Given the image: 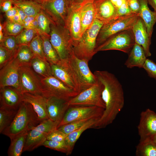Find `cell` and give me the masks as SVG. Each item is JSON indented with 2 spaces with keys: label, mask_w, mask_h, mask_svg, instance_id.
Instances as JSON below:
<instances>
[{
  "label": "cell",
  "mask_w": 156,
  "mask_h": 156,
  "mask_svg": "<svg viewBox=\"0 0 156 156\" xmlns=\"http://www.w3.org/2000/svg\"><path fill=\"white\" fill-rule=\"evenodd\" d=\"M94 74L103 85L102 94L105 108L101 117L92 128L100 129L112 124L122 109L124 105L122 86L115 76L106 70H96Z\"/></svg>",
  "instance_id": "obj_1"
},
{
  "label": "cell",
  "mask_w": 156,
  "mask_h": 156,
  "mask_svg": "<svg viewBox=\"0 0 156 156\" xmlns=\"http://www.w3.org/2000/svg\"><path fill=\"white\" fill-rule=\"evenodd\" d=\"M39 124L31 105L22 102L12 121L1 134L11 139L25 130H30Z\"/></svg>",
  "instance_id": "obj_2"
},
{
  "label": "cell",
  "mask_w": 156,
  "mask_h": 156,
  "mask_svg": "<svg viewBox=\"0 0 156 156\" xmlns=\"http://www.w3.org/2000/svg\"><path fill=\"white\" fill-rule=\"evenodd\" d=\"M103 22L95 18L91 27L86 30L73 45V50L76 56L88 62L96 53V39Z\"/></svg>",
  "instance_id": "obj_3"
},
{
  "label": "cell",
  "mask_w": 156,
  "mask_h": 156,
  "mask_svg": "<svg viewBox=\"0 0 156 156\" xmlns=\"http://www.w3.org/2000/svg\"><path fill=\"white\" fill-rule=\"evenodd\" d=\"M50 41L60 60L67 59L73 52V42L65 26L50 25Z\"/></svg>",
  "instance_id": "obj_4"
},
{
  "label": "cell",
  "mask_w": 156,
  "mask_h": 156,
  "mask_svg": "<svg viewBox=\"0 0 156 156\" xmlns=\"http://www.w3.org/2000/svg\"><path fill=\"white\" fill-rule=\"evenodd\" d=\"M138 17V14L132 13L104 24L97 38L96 48L114 35L123 31L132 30Z\"/></svg>",
  "instance_id": "obj_5"
},
{
  "label": "cell",
  "mask_w": 156,
  "mask_h": 156,
  "mask_svg": "<svg viewBox=\"0 0 156 156\" xmlns=\"http://www.w3.org/2000/svg\"><path fill=\"white\" fill-rule=\"evenodd\" d=\"M67 60L74 77L80 88V92L97 82L96 76L89 67L88 62L77 57L74 51Z\"/></svg>",
  "instance_id": "obj_6"
},
{
  "label": "cell",
  "mask_w": 156,
  "mask_h": 156,
  "mask_svg": "<svg viewBox=\"0 0 156 156\" xmlns=\"http://www.w3.org/2000/svg\"><path fill=\"white\" fill-rule=\"evenodd\" d=\"M59 124L49 119L31 129L28 132L23 152L31 151L42 146L48 135L57 129Z\"/></svg>",
  "instance_id": "obj_7"
},
{
  "label": "cell",
  "mask_w": 156,
  "mask_h": 156,
  "mask_svg": "<svg viewBox=\"0 0 156 156\" xmlns=\"http://www.w3.org/2000/svg\"><path fill=\"white\" fill-rule=\"evenodd\" d=\"M41 91L47 99L56 98L68 101L78 94L55 77L41 78Z\"/></svg>",
  "instance_id": "obj_8"
},
{
  "label": "cell",
  "mask_w": 156,
  "mask_h": 156,
  "mask_svg": "<svg viewBox=\"0 0 156 156\" xmlns=\"http://www.w3.org/2000/svg\"><path fill=\"white\" fill-rule=\"evenodd\" d=\"M103 88L102 84L97 80L94 84L82 91L68 102L69 106H94L105 108L102 94Z\"/></svg>",
  "instance_id": "obj_9"
},
{
  "label": "cell",
  "mask_w": 156,
  "mask_h": 156,
  "mask_svg": "<svg viewBox=\"0 0 156 156\" xmlns=\"http://www.w3.org/2000/svg\"><path fill=\"white\" fill-rule=\"evenodd\" d=\"M135 43L132 30L121 31L112 36L96 49L99 51L117 50L129 54Z\"/></svg>",
  "instance_id": "obj_10"
},
{
  "label": "cell",
  "mask_w": 156,
  "mask_h": 156,
  "mask_svg": "<svg viewBox=\"0 0 156 156\" xmlns=\"http://www.w3.org/2000/svg\"><path fill=\"white\" fill-rule=\"evenodd\" d=\"M105 109L94 106H69L58 125L59 127L71 122L84 119H99Z\"/></svg>",
  "instance_id": "obj_11"
},
{
  "label": "cell",
  "mask_w": 156,
  "mask_h": 156,
  "mask_svg": "<svg viewBox=\"0 0 156 156\" xmlns=\"http://www.w3.org/2000/svg\"><path fill=\"white\" fill-rule=\"evenodd\" d=\"M19 91L21 93L27 92L42 94L41 78L29 65L21 66L19 69Z\"/></svg>",
  "instance_id": "obj_12"
},
{
  "label": "cell",
  "mask_w": 156,
  "mask_h": 156,
  "mask_svg": "<svg viewBox=\"0 0 156 156\" xmlns=\"http://www.w3.org/2000/svg\"><path fill=\"white\" fill-rule=\"evenodd\" d=\"M67 0H49L42 4V9L50 19L51 23L65 26L71 7Z\"/></svg>",
  "instance_id": "obj_13"
},
{
  "label": "cell",
  "mask_w": 156,
  "mask_h": 156,
  "mask_svg": "<svg viewBox=\"0 0 156 156\" xmlns=\"http://www.w3.org/2000/svg\"><path fill=\"white\" fill-rule=\"evenodd\" d=\"M67 59L60 60L57 64L51 65L52 74L79 94L81 92L80 88L74 77Z\"/></svg>",
  "instance_id": "obj_14"
},
{
  "label": "cell",
  "mask_w": 156,
  "mask_h": 156,
  "mask_svg": "<svg viewBox=\"0 0 156 156\" xmlns=\"http://www.w3.org/2000/svg\"><path fill=\"white\" fill-rule=\"evenodd\" d=\"M138 130L140 141L152 138L156 135V113L149 109L142 111Z\"/></svg>",
  "instance_id": "obj_15"
},
{
  "label": "cell",
  "mask_w": 156,
  "mask_h": 156,
  "mask_svg": "<svg viewBox=\"0 0 156 156\" xmlns=\"http://www.w3.org/2000/svg\"><path fill=\"white\" fill-rule=\"evenodd\" d=\"M20 65L14 58L0 69V88L12 86L19 91L18 70Z\"/></svg>",
  "instance_id": "obj_16"
},
{
  "label": "cell",
  "mask_w": 156,
  "mask_h": 156,
  "mask_svg": "<svg viewBox=\"0 0 156 156\" xmlns=\"http://www.w3.org/2000/svg\"><path fill=\"white\" fill-rule=\"evenodd\" d=\"M22 102L30 103L32 107L39 124L49 118L47 106V99L42 94L25 92L21 94Z\"/></svg>",
  "instance_id": "obj_17"
},
{
  "label": "cell",
  "mask_w": 156,
  "mask_h": 156,
  "mask_svg": "<svg viewBox=\"0 0 156 156\" xmlns=\"http://www.w3.org/2000/svg\"><path fill=\"white\" fill-rule=\"evenodd\" d=\"M21 93L12 86L0 88V107L17 110L22 102Z\"/></svg>",
  "instance_id": "obj_18"
},
{
  "label": "cell",
  "mask_w": 156,
  "mask_h": 156,
  "mask_svg": "<svg viewBox=\"0 0 156 156\" xmlns=\"http://www.w3.org/2000/svg\"><path fill=\"white\" fill-rule=\"evenodd\" d=\"M68 102L54 97L47 99V110L49 118L59 124L69 107Z\"/></svg>",
  "instance_id": "obj_19"
},
{
  "label": "cell",
  "mask_w": 156,
  "mask_h": 156,
  "mask_svg": "<svg viewBox=\"0 0 156 156\" xmlns=\"http://www.w3.org/2000/svg\"><path fill=\"white\" fill-rule=\"evenodd\" d=\"M132 30L134 36L135 43L143 47L146 57L150 56L151 53L150 47L151 43V38L148 36L144 22L139 16Z\"/></svg>",
  "instance_id": "obj_20"
},
{
  "label": "cell",
  "mask_w": 156,
  "mask_h": 156,
  "mask_svg": "<svg viewBox=\"0 0 156 156\" xmlns=\"http://www.w3.org/2000/svg\"><path fill=\"white\" fill-rule=\"evenodd\" d=\"M94 5L95 18L104 24L118 18L116 9L110 0H98Z\"/></svg>",
  "instance_id": "obj_21"
},
{
  "label": "cell",
  "mask_w": 156,
  "mask_h": 156,
  "mask_svg": "<svg viewBox=\"0 0 156 156\" xmlns=\"http://www.w3.org/2000/svg\"><path fill=\"white\" fill-rule=\"evenodd\" d=\"M65 27L68 30L74 43L81 36V24L78 8H71L65 22Z\"/></svg>",
  "instance_id": "obj_22"
},
{
  "label": "cell",
  "mask_w": 156,
  "mask_h": 156,
  "mask_svg": "<svg viewBox=\"0 0 156 156\" xmlns=\"http://www.w3.org/2000/svg\"><path fill=\"white\" fill-rule=\"evenodd\" d=\"M140 10L138 16L141 17L146 26L149 37L151 38L153 27L156 23V13L151 10L148 6L147 0H138Z\"/></svg>",
  "instance_id": "obj_23"
},
{
  "label": "cell",
  "mask_w": 156,
  "mask_h": 156,
  "mask_svg": "<svg viewBox=\"0 0 156 156\" xmlns=\"http://www.w3.org/2000/svg\"><path fill=\"white\" fill-rule=\"evenodd\" d=\"M128 54V57L124 64L127 68H143L147 58L144 50L141 46L135 43Z\"/></svg>",
  "instance_id": "obj_24"
},
{
  "label": "cell",
  "mask_w": 156,
  "mask_h": 156,
  "mask_svg": "<svg viewBox=\"0 0 156 156\" xmlns=\"http://www.w3.org/2000/svg\"><path fill=\"white\" fill-rule=\"evenodd\" d=\"M81 24V36L92 25L95 18L94 3H88L79 9Z\"/></svg>",
  "instance_id": "obj_25"
},
{
  "label": "cell",
  "mask_w": 156,
  "mask_h": 156,
  "mask_svg": "<svg viewBox=\"0 0 156 156\" xmlns=\"http://www.w3.org/2000/svg\"><path fill=\"white\" fill-rule=\"evenodd\" d=\"M99 119L98 118L90 119L80 127L67 135L65 140L68 148L67 155H69L71 154L76 142L82 133L87 129L92 128Z\"/></svg>",
  "instance_id": "obj_26"
},
{
  "label": "cell",
  "mask_w": 156,
  "mask_h": 156,
  "mask_svg": "<svg viewBox=\"0 0 156 156\" xmlns=\"http://www.w3.org/2000/svg\"><path fill=\"white\" fill-rule=\"evenodd\" d=\"M26 130L10 139L11 143L8 151V156H21L23 153L29 131Z\"/></svg>",
  "instance_id": "obj_27"
},
{
  "label": "cell",
  "mask_w": 156,
  "mask_h": 156,
  "mask_svg": "<svg viewBox=\"0 0 156 156\" xmlns=\"http://www.w3.org/2000/svg\"><path fill=\"white\" fill-rule=\"evenodd\" d=\"M30 66L41 78L53 76L50 64L39 57L34 56L31 60Z\"/></svg>",
  "instance_id": "obj_28"
},
{
  "label": "cell",
  "mask_w": 156,
  "mask_h": 156,
  "mask_svg": "<svg viewBox=\"0 0 156 156\" xmlns=\"http://www.w3.org/2000/svg\"><path fill=\"white\" fill-rule=\"evenodd\" d=\"M14 5L22 10L27 16L36 17L42 9L41 3L31 0H12Z\"/></svg>",
  "instance_id": "obj_29"
},
{
  "label": "cell",
  "mask_w": 156,
  "mask_h": 156,
  "mask_svg": "<svg viewBox=\"0 0 156 156\" xmlns=\"http://www.w3.org/2000/svg\"><path fill=\"white\" fill-rule=\"evenodd\" d=\"M42 40L44 55L50 65L56 64L60 60L50 41V35H40Z\"/></svg>",
  "instance_id": "obj_30"
},
{
  "label": "cell",
  "mask_w": 156,
  "mask_h": 156,
  "mask_svg": "<svg viewBox=\"0 0 156 156\" xmlns=\"http://www.w3.org/2000/svg\"><path fill=\"white\" fill-rule=\"evenodd\" d=\"M34 55L29 45H21L15 52L13 58L19 64L23 65L30 66L31 62Z\"/></svg>",
  "instance_id": "obj_31"
},
{
  "label": "cell",
  "mask_w": 156,
  "mask_h": 156,
  "mask_svg": "<svg viewBox=\"0 0 156 156\" xmlns=\"http://www.w3.org/2000/svg\"><path fill=\"white\" fill-rule=\"evenodd\" d=\"M135 153L138 156H156V144L151 138L140 141Z\"/></svg>",
  "instance_id": "obj_32"
},
{
  "label": "cell",
  "mask_w": 156,
  "mask_h": 156,
  "mask_svg": "<svg viewBox=\"0 0 156 156\" xmlns=\"http://www.w3.org/2000/svg\"><path fill=\"white\" fill-rule=\"evenodd\" d=\"M38 24V34L50 35L51 21L42 9L36 16Z\"/></svg>",
  "instance_id": "obj_33"
},
{
  "label": "cell",
  "mask_w": 156,
  "mask_h": 156,
  "mask_svg": "<svg viewBox=\"0 0 156 156\" xmlns=\"http://www.w3.org/2000/svg\"><path fill=\"white\" fill-rule=\"evenodd\" d=\"M18 110H10L0 107V133L11 123Z\"/></svg>",
  "instance_id": "obj_34"
},
{
  "label": "cell",
  "mask_w": 156,
  "mask_h": 156,
  "mask_svg": "<svg viewBox=\"0 0 156 156\" xmlns=\"http://www.w3.org/2000/svg\"><path fill=\"white\" fill-rule=\"evenodd\" d=\"M29 46L34 56L47 61L44 53L42 40L39 34L34 38Z\"/></svg>",
  "instance_id": "obj_35"
},
{
  "label": "cell",
  "mask_w": 156,
  "mask_h": 156,
  "mask_svg": "<svg viewBox=\"0 0 156 156\" xmlns=\"http://www.w3.org/2000/svg\"><path fill=\"white\" fill-rule=\"evenodd\" d=\"M3 25L4 36H16L24 29L22 25L8 20H6Z\"/></svg>",
  "instance_id": "obj_36"
},
{
  "label": "cell",
  "mask_w": 156,
  "mask_h": 156,
  "mask_svg": "<svg viewBox=\"0 0 156 156\" xmlns=\"http://www.w3.org/2000/svg\"><path fill=\"white\" fill-rule=\"evenodd\" d=\"M38 33L36 30L32 29H24L16 36V42L18 45H29L34 38Z\"/></svg>",
  "instance_id": "obj_37"
},
{
  "label": "cell",
  "mask_w": 156,
  "mask_h": 156,
  "mask_svg": "<svg viewBox=\"0 0 156 156\" xmlns=\"http://www.w3.org/2000/svg\"><path fill=\"white\" fill-rule=\"evenodd\" d=\"M110 0L116 9L118 18L132 13L127 0Z\"/></svg>",
  "instance_id": "obj_38"
},
{
  "label": "cell",
  "mask_w": 156,
  "mask_h": 156,
  "mask_svg": "<svg viewBox=\"0 0 156 156\" xmlns=\"http://www.w3.org/2000/svg\"><path fill=\"white\" fill-rule=\"evenodd\" d=\"M91 119L87 118L75 121L62 125L57 129L68 135L80 127Z\"/></svg>",
  "instance_id": "obj_39"
},
{
  "label": "cell",
  "mask_w": 156,
  "mask_h": 156,
  "mask_svg": "<svg viewBox=\"0 0 156 156\" xmlns=\"http://www.w3.org/2000/svg\"><path fill=\"white\" fill-rule=\"evenodd\" d=\"M42 146L45 147L65 153H68V148L65 141L57 142L52 140H46Z\"/></svg>",
  "instance_id": "obj_40"
},
{
  "label": "cell",
  "mask_w": 156,
  "mask_h": 156,
  "mask_svg": "<svg viewBox=\"0 0 156 156\" xmlns=\"http://www.w3.org/2000/svg\"><path fill=\"white\" fill-rule=\"evenodd\" d=\"M0 46L5 48L14 54L18 46L16 37L14 36H4L3 40L0 41Z\"/></svg>",
  "instance_id": "obj_41"
},
{
  "label": "cell",
  "mask_w": 156,
  "mask_h": 156,
  "mask_svg": "<svg viewBox=\"0 0 156 156\" xmlns=\"http://www.w3.org/2000/svg\"><path fill=\"white\" fill-rule=\"evenodd\" d=\"M14 54L5 48L0 46V69L13 58Z\"/></svg>",
  "instance_id": "obj_42"
},
{
  "label": "cell",
  "mask_w": 156,
  "mask_h": 156,
  "mask_svg": "<svg viewBox=\"0 0 156 156\" xmlns=\"http://www.w3.org/2000/svg\"><path fill=\"white\" fill-rule=\"evenodd\" d=\"M143 68L146 71L150 77L156 80V64L153 61L147 58Z\"/></svg>",
  "instance_id": "obj_43"
},
{
  "label": "cell",
  "mask_w": 156,
  "mask_h": 156,
  "mask_svg": "<svg viewBox=\"0 0 156 156\" xmlns=\"http://www.w3.org/2000/svg\"><path fill=\"white\" fill-rule=\"evenodd\" d=\"M67 135L57 129L48 135L47 140L57 142L63 141L65 140Z\"/></svg>",
  "instance_id": "obj_44"
},
{
  "label": "cell",
  "mask_w": 156,
  "mask_h": 156,
  "mask_svg": "<svg viewBox=\"0 0 156 156\" xmlns=\"http://www.w3.org/2000/svg\"><path fill=\"white\" fill-rule=\"evenodd\" d=\"M129 6L132 12L138 14L140 10L138 0H127Z\"/></svg>",
  "instance_id": "obj_45"
},
{
  "label": "cell",
  "mask_w": 156,
  "mask_h": 156,
  "mask_svg": "<svg viewBox=\"0 0 156 156\" xmlns=\"http://www.w3.org/2000/svg\"><path fill=\"white\" fill-rule=\"evenodd\" d=\"M12 0H0V9L1 12L5 13L11 8L13 6Z\"/></svg>",
  "instance_id": "obj_46"
},
{
  "label": "cell",
  "mask_w": 156,
  "mask_h": 156,
  "mask_svg": "<svg viewBox=\"0 0 156 156\" xmlns=\"http://www.w3.org/2000/svg\"><path fill=\"white\" fill-rule=\"evenodd\" d=\"M36 17L27 16L23 21V25L24 29H33L32 22Z\"/></svg>",
  "instance_id": "obj_47"
},
{
  "label": "cell",
  "mask_w": 156,
  "mask_h": 156,
  "mask_svg": "<svg viewBox=\"0 0 156 156\" xmlns=\"http://www.w3.org/2000/svg\"><path fill=\"white\" fill-rule=\"evenodd\" d=\"M17 13V8L16 6L14 5L12 8L5 13L7 20L12 21L14 17Z\"/></svg>",
  "instance_id": "obj_48"
},
{
  "label": "cell",
  "mask_w": 156,
  "mask_h": 156,
  "mask_svg": "<svg viewBox=\"0 0 156 156\" xmlns=\"http://www.w3.org/2000/svg\"><path fill=\"white\" fill-rule=\"evenodd\" d=\"M94 0H72L73 5L75 7L81 8L85 4L93 2Z\"/></svg>",
  "instance_id": "obj_49"
},
{
  "label": "cell",
  "mask_w": 156,
  "mask_h": 156,
  "mask_svg": "<svg viewBox=\"0 0 156 156\" xmlns=\"http://www.w3.org/2000/svg\"><path fill=\"white\" fill-rule=\"evenodd\" d=\"M16 7L17 8L18 14L19 15L21 21L23 23V21L27 16L22 10L17 7Z\"/></svg>",
  "instance_id": "obj_50"
},
{
  "label": "cell",
  "mask_w": 156,
  "mask_h": 156,
  "mask_svg": "<svg viewBox=\"0 0 156 156\" xmlns=\"http://www.w3.org/2000/svg\"><path fill=\"white\" fill-rule=\"evenodd\" d=\"M148 3L153 8L156 13V0H147Z\"/></svg>",
  "instance_id": "obj_51"
},
{
  "label": "cell",
  "mask_w": 156,
  "mask_h": 156,
  "mask_svg": "<svg viewBox=\"0 0 156 156\" xmlns=\"http://www.w3.org/2000/svg\"><path fill=\"white\" fill-rule=\"evenodd\" d=\"M12 21L16 23L21 24L23 25V23L21 21L18 13L14 17Z\"/></svg>",
  "instance_id": "obj_52"
},
{
  "label": "cell",
  "mask_w": 156,
  "mask_h": 156,
  "mask_svg": "<svg viewBox=\"0 0 156 156\" xmlns=\"http://www.w3.org/2000/svg\"><path fill=\"white\" fill-rule=\"evenodd\" d=\"M4 37L3 32V25L0 23V41H1Z\"/></svg>",
  "instance_id": "obj_53"
},
{
  "label": "cell",
  "mask_w": 156,
  "mask_h": 156,
  "mask_svg": "<svg viewBox=\"0 0 156 156\" xmlns=\"http://www.w3.org/2000/svg\"><path fill=\"white\" fill-rule=\"evenodd\" d=\"M15 1H23L24 0H31L36 1L39 3H41L40 0H12ZM42 4V3H41Z\"/></svg>",
  "instance_id": "obj_54"
},
{
  "label": "cell",
  "mask_w": 156,
  "mask_h": 156,
  "mask_svg": "<svg viewBox=\"0 0 156 156\" xmlns=\"http://www.w3.org/2000/svg\"><path fill=\"white\" fill-rule=\"evenodd\" d=\"M153 142L156 144V135L151 138Z\"/></svg>",
  "instance_id": "obj_55"
},
{
  "label": "cell",
  "mask_w": 156,
  "mask_h": 156,
  "mask_svg": "<svg viewBox=\"0 0 156 156\" xmlns=\"http://www.w3.org/2000/svg\"><path fill=\"white\" fill-rule=\"evenodd\" d=\"M41 3L42 4L43 2L47 1L49 0H40Z\"/></svg>",
  "instance_id": "obj_56"
}]
</instances>
